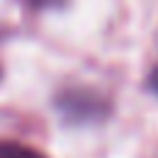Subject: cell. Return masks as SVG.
I'll use <instances>...</instances> for the list:
<instances>
[{"instance_id": "6da1fadb", "label": "cell", "mask_w": 158, "mask_h": 158, "mask_svg": "<svg viewBox=\"0 0 158 158\" xmlns=\"http://www.w3.org/2000/svg\"><path fill=\"white\" fill-rule=\"evenodd\" d=\"M0 158H42L36 150L17 144V142H0Z\"/></svg>"}, {"instance_id": "7a4b0ae2", "label": "cell", "mask_w": 158, "mask_h": 158, "mask_svg": "<svg viewBox=\"0 0 158 158\" xmlns=\"http://www.w3.org/2000/svg\"><path fill=\"white\" fill-rule=\"evenodd\" d=\"M150 86H153V89H156V92H158V69H156V72H153V78H150Z\"/></svg>"}]
</instances>
